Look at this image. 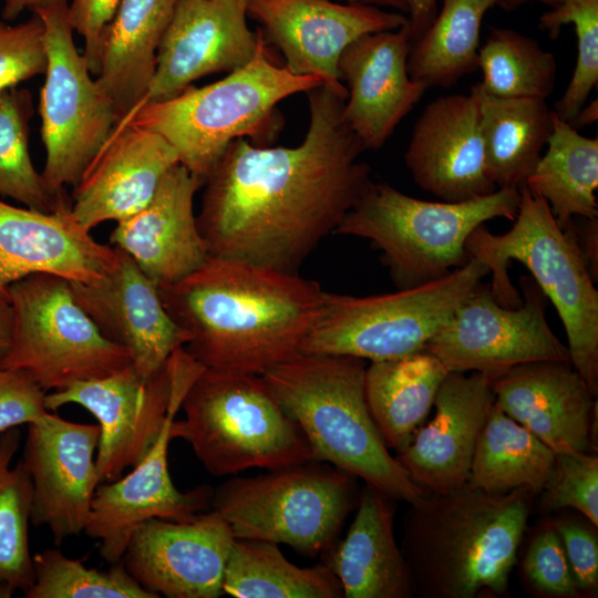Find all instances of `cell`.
<instances>
[{
  "label": "cell",
  "instance_id": "4fadbf2b",
  "mask_svg": "<svg viewBox=\"0 0 598 598\" xmlns=\"http://www.w3.org/2000/svg\"><path fill=\"white\" fill-rule=\"evenodd\" d=\"M203 369L181 347L151 378L140 377L128 364L105 377L48 392L45 408L56 411L73 403L97 420V482H112L146 456L167 420L181 410L186 392Z\"/></svg>",
  "mask_w": 598,
  "mask_h": 598
},
{
  "label": "cell",
  "instance_id": "681fc988",
  "mask_svg": "<svg viewBox=\"0 0 598 598\" xmlns=\"http://www.w3.org/2000/svg\"><path fill=\"white\" fill-rule=\"evenodd\" d=\"M59 1L68 0H6L1 17L6 21H13L25 10H32L33 12Z\"/></svg>",
  "mask_w": 598,
  "mask_h": 598
},
{
  "label": "cell",
  "instance_id": "f907efd6",
  "mask_svg": "<svg viewBox=\"0 0 598 598\" xmlns=\"http://www.w3.org/2000/svg\"><path fill=\"white\" fill-rule=\"evenodd\" d=\"M12 308L7 297L0 295V358L9 348L12 337Z\"/></svg>",
  "mask_w": 598,
  "mask_h": 598
},
{
  "label": "cell",
  "instance_id": "8d00e7d4",
  "mask_svg": "<svg viewBox=\"0 0 598 598\" xmlns=\"http://www.w3.org/2000/svg\"><path fill=\"white\" fill-rule=\"evenodd\" d=\"M481 89L493 96L546 100L554 91L557 64L535 39L507 28H492L478 50Z\"/></svg>",
  "mask_w": 598,
  "mask_h": 598
},
{
  "label": "cell",
  "instance_id": "cb8c5ba5",
  "mask_svg": "<svg viewBox=\"0 0 598 598\" xmlns=\"http://www.w3.org/2000/svg\"><path fill=\"white\" fill-rule=\"evenodd\" d=\"M494 402L488 375L451 371L435 396L433 419L416 429L396 461L427 493H446L467 483L475 446Z\"/></svg>",
  "mask_w": 598,
  "mask_h": 598
},
{
  "label": "cell",
  "instance_id": "ffe728a7",
  "mask_svg": "<svg viewBox=\"0 0 598 598\" xmlns=\"http://www.w3.org/2000/svg\"><path fill=\"white\" fill-rule=\"evenodd\" d=\"M175 416L127 475L101 483L94 492L84 533L99 543V553L109 564L122 560L131 536L147 519L188 522L212 509L214 489L209 485L182 492L169 475L167 455Z\"/></svg>",
  "mask_w": 598,
  "mask_h": 598
},
{
  "label": "cell",
  "instance_id": "5bb4252c",
  "mask_svg": "<svg viewBox=\"0 0 598 598\" xmlns=\"http://www.w3.org/2000/svg\"><path fill=\"white\" fill-rule=\"evenodd\" d=\"M522 303L499 305L489 285L480 283L447 324L425 346L450 371L494 378L517 365L570 362L567 344L547 323L548 299L528 276L520 277Z\"/></svg>",
  "mask_w": 598,
  "mask_h": 598
},
{
  "label": "cell",
  "instance_id": "ba28073f",
  "mask_svg": "<svg viewBox=\"0 0 598 598\" xmlns=\"http://www.w3.org/2000/svg\"><path fill=\"white\" fill-rule=\"evenodd\" d=\"M181 409L185 417L174 420L172 436L185 440L214 476L315 460L307 437L262 375L204 368Z\"/></svg>",
  "mask_w": 598,
  "mask_h": 598
},
{
  "label": "cell",
  "instance_id": "7402d4cb",
  "mask_svg": "<svg viewBox=\"0 0 598 598\" xmlns=\"http://www.w3.org/2000/svg\"><path fill=\"white\" fill-rule=\"evenodd\" d=\"M178 163L164 137L124 116L73 186L71 212L89 231L117 223L143 208Z\"/></svg>",
  "mask_w": 598,
  "mask_h": 598
},
{
  "label": "cell",
  "instance_id": "d6a6232c",
  "mask_svg": "<svg viewBox=\"0 0 598 598\" xmlns=\"http://www.w3.org/2000/svg\"><path fill=\"white\" fill-rule=\"evenodd\" d=\"M555 452L494 402L477 440L467 483L489 494L542 493Z\"/></svg>",
  "mask_w": 598,
  "mask_h": 598
},
{
  "label": "cell",
  "instance_id": "8992f818",
  "mask_svg": "<svg viewBox=\"0 0 598 598\" xmlns=\"http://www.w3.org/2000/svg\"><path fill=\"white\" fill-rule=\"evenodd\" d=\"M512 228L493 234L485 224L466 241L468 257L492 274L496 301L518 307L522 296L511 282L512 260L525 266L554 305L567 336L570 362L594 395L598 393V291L569 228L563 230L549 206L525 184Z\"/></svg>",
  "mask_w": 598,
  "mask_h": 598
},
{
  "label": "cell",
  "instance_id": "7bdbcfd3",
  "mask_svg": "<svg viewBox=\"0 0 598 598\" xmlns=\"http://www.w3.org/2000/svg\"><path fill=\"white\" fill-rule=\"evenodd\" d=\"M523 574L529 587L544 596L578 597L560 537L553 524L544 523L536 530L524 556Z\"/></svg>",
  "mask_w": 598,
  "mask_h": 598
},
{
  "label": "cell",
  "instance_id": "b9f144b4",
  "mask_svg": "<svg viewBox=\"0 0 598 598\" xmlns=\"http://www.w3.org/2000/svg\"><path fill=\"white\" fill-rule=\"evenodd\" d=\"M44 25L37 13L21 23L0 19V92L45 73Z\"/></svg>",
  "mask_w": 598,
  "mask_h": 598
},
{
  "label": "cell",
  "instance_id": "3957f363",
  "mask_svg": "<svg viewBox=\"0 0 598 598\" xmlns=\"http://www.w3.org/2000/svg\"><path fill=\"white\" fill-rule=\"evenodd\" d=\"M524 489L489 494L468 483L410 505L401 550L423 598L507 592L530 511Z\"/></svg>",
  "mask_w": 598,
  "mask_h": 598
},
{
  "label": "cell",
  "instance_id": "d590c367",
  "mask_svg": "<svg viewBox=\"0 0 598 598\" xmlns=\"http://www.w3.org/2000/svg\"><path fill=\"white\" fill-rule=\"evenodd\" d=\"M20 439L18 427L0 433V598L25 594L34 579L29 547L32 486L21 461L12 466Z\"/></svg>",
  "mask_w": 598,
  "mask_h": 598
},
{
  "label": "cell",
  "instance_id": "60d3db41",
  "mask_svg": "<svg viewBox=\"0 0 598 598\" xmlns=\"http://www.w3.org/2000/svg\"><path fill=\"white\" fill-rule=\"evenodd\" d=\"M545 511L573 508L598 526V456L588 452L556 453L542 491Z\"/></svg>",
  "mask_w": 598,
  "mask_h": 598
},
{
  "label": "cell",
  "instance_id": "816d5d0a",
  "mask_svg": "<svg viewBox=\"0 0 598 598\" xmlns=\"http://www.w3.org/2000/svg\"><path fill=\"white\" fill-rule=\"evenodd\" d=\"M598 118V102L597 100L585 104L575 117L568 122L574 128H580L582 126L591 125Z\"/></svg>",
  "mask_w": 598,
  "mask_h": 598
},
{
  "label": "cell",
  "instance_id": "74e56055",
  "mask_svg": "<svg viewBox=\"0 0 598 598\" xmlns=\"http://www.w3.org/2000/svg\"><path fill=\"white\" fill-rule=\"evenodd\" d=\"M32 115L29 90L14 86L0 92V195L41 212L69 208L71 202L66 196L53 195L32 163L29 152Z\"/></svg>",
  "mask_w": 598,
  "mask_h": 598
},
{
  "label": "cell",
  "instance_id": "4316f807",
  "mask_svg": "<svg viewBox=\"0 0 598 598\" xmlns=\"http://www.w3.org/2000/svg\"><path fill=\"white\" fill-rule=\"evenodd\" d=\"M495 404L555 454L588 452L596 395L566 361H539L491 378Z\"/></svg>",
  "mask_w": 598,
  "mask_h": 598
},
{
  "label": "cell",
  "instance_id": "e575fe53",
  "mask_svg": "<svg viewBox=\"0 0 598 598\" xmlns=\"http://www.w3.org/2000/svg\"><path fill=\"white\" fill-rule=\"evenodd\" d=\"M496 0H443L426 32L412 44L408 72L429 87H450L475 72L481 25Z\"/></svg>",
  "mask_w": 598,
  "mask_h": 598
},
{
  "label": "cell",
  "instance_id": "f5cc1de1",
  "mask_svg": "<svg viewBox=\"0 0 598 598\" xmlns=\"http://www.w3.org/2000/svg\"><path fill=\"white\" fill-rule=\"evenodd\" d=\"M350 3L365 6H385L399 10L401 13H409V0H346Z\"/></svg>",
  "mask_w": 598,
  "mask_h": 598
},
{
  "label": "cell",
  "instance_id": "f546056e",
  "mask_svg": "<svg viewBox=\"0 0 598 598\" xmlns=\"http://www.w3.org/2000/svg\"><path fill=\"white\" fill-rule=\"evenodd\" d=\"M451 371L426 349L365 368L364 394L372 420L389 448L396 453L411 441L434 404Z\"/></svg>",
  "mask_w": 598,
  "mask_h": 598
},
{
  "label": "cell",
  "instance_id": "83f0119b",
  "mask_svg": "<svg viewBox=\"0 0 598 598\" xmlns=\"http://www.w3.org/2000/svg\"><path fill=\"white\" fill-rule=\"evenodd\" d=\"M391 499L365 484L346 536L321 555L340 581L344 598H411L415 594L394 537Z\"/></svg>",
  "mask_w": 598,
  "mask_h": 598
},
{
  "label": "cell",
  "instance_id": "9a60e30c",
  "mask_svg": "<svg viewBox=\"0 0 598 598\" xmlns=\"http://www.w3.org/2000/svg\"><path fill=\"white\" fill-rule=\"evenodd\" d=\"M20 460L32 486L31 524L47 527L56 545L84 533L99 485V424L76 423L48 411L29 423Z\"/></svg>",
  "mask_w": 598,
  "mask_h": 598
},
{
  "label": "cell",
  "instance_id": "52a82bcc",
  "mask_svg": "<svg viewBox=\"0 0 598 598\" xmlns=\"http://www.w3.org/2000/svg\"><path fill=\"white\" fill-rule=\"evenodd\" d=\"M519 202V188H497L464 202H429L371 181L334 234L369 240L395 287L408 289L465 265L470 235L495 218L514 220Z\"/></svg>",
  "mask_w": 598,
  "mask_h": 598
},
{
  "label": "cell",
  "instance_id": "bcb514c9",
  "mask_svg": "<svg viewBox=\"0 0 598 598\" xmlns=\"http://www.w3.org/2000/svg\"><path fill=\"white\" fill-rule=\"evenodd\" d=\"M120 2L121 0H71L68 3L71 25L83 38V56L95 78L100 68L101 39Z\"/></svg>",
  "mask_w": 598,
  "mask_h": 598
},
{
  "label": "cell",
  "instance_id": "ee69618b",
  "mask_svg": "<svg viewBox=\"0 0 598 598\" xmlns=\"http://www.w3.org/2000/svg\"><path fill=\"white\" fill-rule=\"evenodd\" d=\"M558 533L574 580L580 594L598 589L597 526L585 518L564 515L550 520Z\"/></svg>",
  "mask_w": 598,
  "mask_h": 598
},
{
  "label": "cell",
  "instance_id": "db71d44e",
  "mask_svg": "<svg viewBox=\"0 0 598 598\" xmlns=\"http://www.w3.org/2000/svg\"><path fill=\"white\" fill-rule=\"evenodd\" d=\"M529 0H496V6L501 7L504 10L512 11L517 9L519 6L524 4ZM540 1L550 8H555L560 4L564 0H535Z\"/></svg>",
  "mask_w": 598,
  "mask_h": 598
},
{
  "label": "cell",
  "instance_id": "1f68e13d",
  "mask_svg": "<svg viewBox=\"0 0 598 598\" xmlns=\"http://www.w3.org/2000/svg\"><path fill=\"white\" fill-rule=\"evenodd\" d=\"M546 153L527 177V188L542 197L564 230L571 218L598 217V138L581 135L553 111Z\"/></svg>",
  "mask_w": 598,
  "mask_h": 598
},
{
  "label": "cell",
  "instance_id": "7c38bea8",
  "mask_svg": "<svg viewBox=\"0 0 598 598\" xmlns=\"http://www.w3.org/2000/svg\"><path fill=\"white\" fill-rule=\"evenodd\" d=\"M33 13L43 22L48 56L39 102L45 150L41 175L53 195L65 196V187L76 185L120 115L74 44L68 1Z\"/></svg>",
  "mask_w": 598,
  "mask_h": 598
},
{
  "label": "cell",
  "instance_id": "44dd1931",
  "mask_svg": "<svg viewBox=\"0 0 598 598\" xmlns=\"http://www.w3.org/2000/svg\"><path fill=\"white\" fill-rule=\"evenodd\" d=\"M411 47L408 21L360 37L339 58V78L348 92L342 117L364 151L381 148L427 90L409 75Z\"/></svg>",
  "mask_w": 598,
  "mask_h": 598
},
{
  "label": "cell",
  "instance_id": "d6986e66",
  "mask_svg": "<svg viewBox=\"0 0 598 598\" xmlns=\"http://www.w3.org/2000/svg\"><path fill=\"white\" fill-rule=\"evenodd\" d=\"M111 269L92 282H71L76 301L103 336L124 348L136 373L156 374L188 336L166 311L158 287L116 248Z\"/></svg>",
  "mask_w": 598,
  "mask_h": 598
},
{
  "label": "cell",
  "instance_id": "f35d334b",
  "mask_svg": "<svg viewBox=\"0 0 598 598\" xmlns=\"http://www.w3.org/2000/svg\"><path fill=\"white\" fill-rule=\"evenodd\" d=\"M33 574L25 598H156L128 574L122 560L97 570L59 549H45L33 556Z\"/></svg>",
  "mask_w": 598,
  "mask_h": 598
},
{
  "label": "cell",
  "instance_id": "7a4b0ae2",
  "mask_svg": "<svg viewBox=\"0 0 598 598\" xmlns=\"http://www.w3.org/2000/svg\"><path fill=\"white\" fill-rule=\"evenodd\" d=\"M158 290L204 368L258 375L300 353L324 291L299 274L210 255Z\"/></svg>",
  "mask_w": 598,
  "mask_h": 598
},
{
  "label": "cell",
  "instance_id": "4dcf8cb0",
  "mask_svg": "<svg viewBox=\"0 0 598 598\" xmlns=\"http://www.w3.org/2000/svg\"><path fill=\"white\" fill-rule=\"evenodd\" d=\"M471 91L480 106L484 165L496 188L525 184L553 131V111L546 100L497 97L478 83Z\"/></svg>",
  "mask_w": 598,
  "mask_h": 598
},
{
  "label": "cell",
  "instance_id": "277c9868",
  "mask_svg": "<svg viewBox=\"0 0 598 598\" xmlns=\"http://www.w3.org/2000/svg\"><path fill=\"white\" fill-rule=\"evenodd\" d=\"M365 360L298 353L262 374L272 394L299 425L317 461L414 505L427 492L391 455L364 394Z\"/></svg>",
  "mask_w": 598,
  "mask_h": 598
},
{
  "label": "cell",
  "instance_id": "6da1fadb",
  "mask_svg": "<svg viewBox=\"0 0 598 598\" xmlns=\"http://www.w3.org/2000/svg\"><path fill=\"white\" fill-rule=\"evenodd\" d=\"M310 122L293 147L240 137L206 178L197 224L210 256L298 274L371 182L342 110L348 92H307Z\"/></svg>",
  "mask_w": 598,
  "mask_h": 598
},
{
  "label": "cell",
  "instance_id": "ac0fdd59",
  "mask_svg": "<svg viewBox=\"0 0 598 598\" xmlns=\"http://www.w3.org/2000/svg\"><path fill=\"white\" fill-rule=\"evenodd\" d=\"M248 3L249 0H177L142 103L166 100L200 78L229 73L250 61L260 31L254 33L247 24Z\"/></svg>",
  "mask_w": 598,
  "mask_h": 598
},
{
  "label": "cell",
  "instance_id": "7dc6e473",
  "mask_svg": "<svg viewBox=\"0 0 598 598\" xmlns=\"http://www.w3.org/2000/svg\"><path fill=\"white\" fill-rule=\"evenodd\" d=\"M573 233L584 261L597 282L598 280V217L571 218L567 227ZM565 228V229H566ZM564 229V230H565Z\"/></svg>",
  "mask_w": 598,
  "mask_h": 598
},
{
  "label": "cell",
  "instance_id": "ab89813d",
  "mask_svg": "<svg viewBox=\"0 0 598 598\" xmlns=\"http://www.w3.org/2000/svg\"><path fill=\"white\" fill-rule=\"evenodd\" d=\"M573 23L577 35V59L571 80L554 112L570 122L586 104L598 83V0H564L539 18V27L551 39Z\"/></svg>",
  "mask_w": 598,
  "mask_h": 598
},
{
  "label": "cell",
  "instance_id": "8fae6325",
  "mask_svg": "<svg viewBox=\"0 0 598 598\" xmlns=\"http://www.w3.org/2000/svg\"><path fill=\"white\" fill-rule=\"evenodd\" d=\"M12 337L0 368L28 372L42 390H63L131 364L127 351L103 336L76 301L71 282L34 274L8 290Z\"/></svg>",
  "mask_w": 598,
  "mask_h": 598
},
{
  "label": "cell",
  "instance_id": "f1b7e54d",
  "mask_svg": "<svg viewBox=\"0 0 598 598\" xmlns=\"http://www.w3.org/2000/svg\"><path fill=\"white\" fill-rule=\"evenodd\" d=\"M177 0H121L100 45L96 80L120 120L144 100Z\"/></svg>",
  "mask_w": 598,
  "mask_h": 598
},
{
  "label": "cell",
  "instance_id": "d4e9b609",
  "mask_svg": "<svg viewBox=\"0 0 598 598\" xmlns=\"http://www.w3.org/2000/svg\"><path fill=\"white\" fill-rule=\"evenodd\" d=\"M115 259V247L96 241L71 207L41 212L0 199L1 296L8 298L12 283L41 272L71 282H92L104 276Z\"/></svg>",
  "mask_w": 598,
  "mask_h": 598
},
{
  "label": "cell",
  "instance_id": "9c48e42d",
  "mask_svg": "<svg viewBox=\"0 0 598 598\" xmlns=\"http://www.w3.org/2000/svg\"><path fill=\"white\" fill-rule=\"evenodd\" d=\"M488 274L484 264L470 257L436 280L391 293L357 297L324 290L300 353L372 362L423 350Z\"/></svg>",
  "mask_w": 598,
  "mask_h": 598
},
{
  "label": "cell",
  "instance_id": "30bf717a",
  "mask_svg": "<svg viewBox=\"0 0 598 598\" xmlns=\"http://www.w3.org/2000/svg\"><path fill=\"white\" fill-rule=\"evenodd\" d=\"M355 478L312 460L231 477L214 489L212 509L228 523L235 538L285 544L301 555L321 556L358 504Z\"/></svg>",
  "mask_w": 598,
  "mask_h": 598
},
{
  "label": "cell",
  "instance_id": "e0dca14e",
  "mask_svg": "<svg viewBox=\"0 0 598 598\" xmlns=\"http://www.w3.org/2000/svg\"><path fill=\"white\" fill-rule=\"evenodd\" d=\"M248 13L264 25L292 73L316 75L338 90H346L338 62L350 43L369 33L399 29L409 21L401 12L329 0H249Z\"/></svg>",
  "mask_w": 598,
  "mask_h": 598
},
{
  "label": "cell",
  "instance_id": "2e32d148",
  "mask_svg": "<svg viewBox=\"0 0 598 598\" xmlns=\"http://www.w3.org/2000/svg\"><path fill=\"white\" fill-rule=\"evenodd\" d=\"M234 540L230 526L215 509L188 522L151 518L131 536L122 563L156 598H217L224 595Z\"/></svg>",
  "mask_w": 598,
  "mask_h": 598
},
{
  "label": "cell",
  "instance_id": "f6af8a7d",
  "mask_svg": "<svg viewBox=\"0 0 598 598\" xmlns=\"http://www.w3.org/2000/svg\"><path fill=\"white\" fill-rule=\"evenodd\" d=\"M45 394L28 372L0 368V433L28 425L48 412Z\"/></svg>",
  "mask_w": 598,
  "mask_h": 598
},
{
  "label": "cell",
  "instance_id": "836d02e7",
  "mask_svg": "<svg viewBox=\"0 0 598 598\" xmlns=\"http://www.w3.org/2000/svg\"><path fill=\"white\" fill-rule=\"evenodd\" d=\"M223 592L235 598H341L343 590L322 561L290 563L279 544L235 538L225 567Z\"/></svg>",
  "mask_w": 598,
  "mask_h": 598
},
{
  "label": "cell",
  "instance_id": "5b68a950",
  "mask_svg": "<svg viewBox=\"0 0 598 598\" xmlns=\"http://www.w3.org/2000/svg\"><path fill=\"white\" fill-rule=\"evenodd\" d=\"M322 84L316 75H298L272 61L260 31L254 56L241 68L212 84L142 103L126 116L164 137L179 164L204 185L235 140L248 136L265 146L280 130L277 104Z\"/></svg>",
  "mask_w": 598,
  "mask_h": 598
},
{
  "label": "cell",
  "instance_id": "c3c4849f",
  "mask_svg": "<svg viewBox=\"0 0 598 598\" xmlns=\"http://www.w3.org/2000/svg\"><path fill=\"white\" fill-rule=\"evenodd\" d=\"M437 0H409V29L412 44L430 28L436 16Z\"/></svg>",
  "mask_w": 598,
  "mask_h": 598
},
{
  "label": "cell",
  "instance_id": "603a6c76",
  "mask_svg": "<svg viewBox=\"0 0 598 598\" xmlns=\"http://www.w3.org/2000/svg\"><path fill=\"white\" fill-rule=\"evenodd\" d=\"M404 159L414 183L443 202H464L497 189L485 171L480 106L472 91L440 96L425 106Z\"/></svg>",
  "mask_w": 598,
  "mask_h": 598
},
{
  "label": "cell",
  "instance_id": "484cf974",
  "mask_svg": "<svg viewBox=\"0 0 598 598\" xmlns=\"http://www.w3.org/2000/svg\"><path fill=\"white\" fill-rule=\"evenodd\" d=\"M200 186L198 177L176 164L151 200L110 234V245L127 254L157 287L182 280L209 257L194 213Z\"/></svg>",
  "mask_w": 598,
  "mask_h": 598
}]
</instances>
